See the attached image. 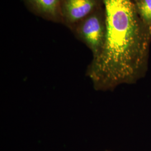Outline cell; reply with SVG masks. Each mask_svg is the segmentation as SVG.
I'll use <instances>...</instances> for the list:
<instances>
[{"instance_id":"obj_1","label":"cell","mask_w":151,"mask_h":151,"mask_svg":"<svg viewBox=\"0 0 151 151\" xmlns=\"http://www.w3.org/2000/svg\"><path fill=\"white\" fill-rule=\"evenodd\" d=\"M106 32L103 47L87 70L97 90L133 83L142 76L151 42V27L134 0H103Z\"/></svg>"},{"instance_id":"obj_2","label":"cell","mask_w":151,"mask_h":151,"mask_svg":"<svg viewBox=\"0 0 151 151\" xmlns=\"http://www.w3.org/2000/svg\"><path fill=\"white\" fill-rule=\"evenodd\" d=\"M70 30L90 49L93 58L96 57L101 50L105 37L106 21L104 7H100L87 16Z\"/></svg>"},{"instance_id":"obj_3","label":"cell","mask_w":151,"mask_h":151,"mask_svg":"<svg viewBox=\"0 0 151 151\" xmlns=\"http://www.w3.org/2000/svg\"><path fill=\"white\" fill-rule=\"evenodd\" d=\"M103 6V0H62V24L71 30L76 25Z\"/></svg>"},{"instance_id":"obj_4","label":"cell","mask_w":151,"mask_h":151,"mask_svg":"<svg viewBox=\"0 0 151 151\" xmlns=\"http://www.w3.org/2000/svg\"><path fill=\"white\" fill-rule=\"evenodd\" d=\"M27 9L37 16L54 22L62 23L60 7L62 0H24Z\"/></svg>"},{"instance_id":"obj_5","label":"cell","mask_w":151,"mask_h":151,"mask_svg":"<svg viewBox=\"0 0 151 151\" xmlns=\"http://www.w3.org/2000/svg\"><path fill=\"white\" fill-rule=\"evenodd\" d=\"M136 5L142 18L151 27V0H138Z\"/></svg>"}]
</instances>
